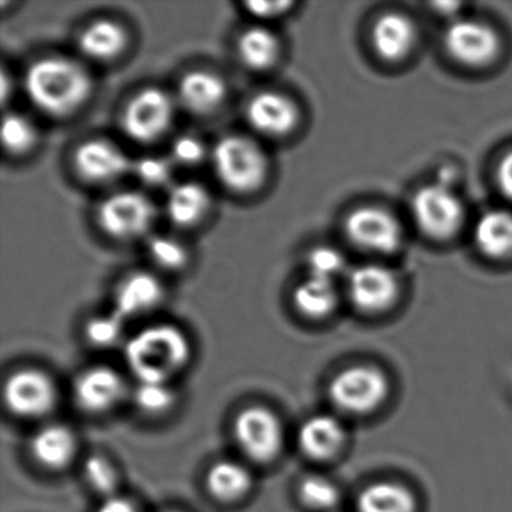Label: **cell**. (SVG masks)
<instances>
[{"label":"cell","instance_id":"9","mask_svg":"<svg viewBox=\"0 0 512 512\" xmlns=\"http://www.w3.org/2000/svg\"><path fill=\"white\" fill-rule=\"evenodd\" d=\"M56 397L58 391L52 377L35 368L16 371L5 382V404L20 418L47 415L55 407Z\"/></svg>","mask_w":512,"mask_h":512},{"label":"cell","instance_id":"17","mask_svg":"<svg viewBox=\"0 0 512 512\" xmlns=\"http://www.w3.org/2000/svg\"><path fill=\"white\" fill-rule=\"evenodd\" d=\"M31 452L38 464L46 469H64L76 457V434L67 425H46L32 437Z\"/></svg>","mask_w":512,"mask_h":512},{"label":"cell","instance_id":"21","mask_svg":"<svg viewBox=\"0 0 512 512\" xmlns=\"http://www.w3.org/2000/svg\"><path fill=\"white\" fill-rule=\"evenodd\" d=\"M209 205L211 199L206 188L197 182H181L173 185L167 194V217L176 226H194L205 217Z\"/></svg>","mask_w":512,"mask_h":512},{"label":"cell","instance_id":"2","mask_svg":"<svg viewBox=\"0 0 512 512\" xmlns=\"http://www.w3.org/2000/svg\"><path fill=\"white\" fill-rule=\"evenodd\" d=\"M25 88L41 112L67 116L86 103L92 82L82 65L65 58H44L26 71Z\"/></svg>","mask_w":512,"mask_h":512},{"label":"cell","instance_id":"30","mask_svg":"<svg viewBox=\"0 0 512 512\" xmlns=\"http://www.w3.org/2000/svg\"><path fill=\"white\" fill-rule=\"evenodd\" d=\"M83 475L92 490L106 497L118 494L119 472L115 464L104 455H91L83 466Z\"/></svg>","mask_w":512,"mask_h":512},{"label":"cell","instance_id":"6","mask_svg":"<svg viewBox=\"0 0 512 512\" xmlns=\"http://www.w3.org/2000/svg\"><path fill=\"white\" fill-rule=\"evenodd\" d=\"M388 394V382L382 371L356 365L341 371L329 385L332 403L347 413H368L379 407Z\"/></svg>","mask_w":512,"mask_h":512},{"label":"cell","instance_id":"1","mask_svg":"<svg viewBox=\"0 0 512 512\" xmlns=\"http://www.w3.org/2000/svg\"><path fill=\"white\" fill-rule=\"evenodd\" d=\"M190 358V340L169 323L143 328L125 344L127 365L139 382L172 383Z\"/></svg>","mask_w":512,"mask_h":512},{"label":"cell","instance_id":"40","mask_svg":"<svg viewBox=\"0 0 512 512\" xmlns=\"http://www.w3.org/2000/svg\"><path fill=\"white\" fill-rule=\"evenodd\" d=\"M166 512H181V511H166Z\"/></svg>","mask_w":512,"mask_h":512},{"label":"cell","instance_id":"11","mask_svg":"<svg viewBox=\"0 0 512 512\" xmlns=\"http://www.w3.org/2000/svg\"><path fill=\"white\" fill-rule=\"evenodd\" d=\"M446 52L469 67H481L496 58L499 37L496 32L476 20H455L443 35Z\"/></svg>","mask_w":512,"mask_h":512},{"label":"cell","instance_id":"35","mask_svg":"<svg viewBox=\"0 0 512 512\" xmlns=\"http://www.w3.org/2000/svg\"><path fill=\"white\" fill-rule=\"evenodd\" d=\"M131 170L148 187H164L172 179V160L158 157V155H145V157L133 161Z\"/></svg>","mask_w":512,"mask_h":512},{"label":"cell","instance_id":"16","mask_svg":"<svg viewBox=\"0 0 512 512\" xmlns=\"http://www.w3.org/2000/svg\"><path fill=\"white\" fill-rule=\"evenodd\" d=\"M163 295V284L157 277L148 272H134L116 287L113 311L124 320L142 316L154 310Z\"/></svg>","mask_w":512,"mask_h":512},{"label":"cell","instance_id":"10","mask_svg":"<svg viewBox=\"0 0 512 512\" xmlns=\"http://www.w3.org/2000/svg\"><path fill=\"white\" fill-rule=\"evenodd\" d=\"M350 241L365 250L392 253L400 247L403 232L394 215L377 206H362L346 218Z\"/></svg>","mask_w":512,"mask_h":512},{"label":"cell","instance_id":"31","mask_svg":"<svg viewBox=\"0 0 512 512\" xmlns=\"http://www.w3.org/2000/svg\"><path fill=\"white\" fill-rule=\"evenodd\" d=\"M2 142L11 154H23L37 142V130L25 116L11 113L2 122Z\"/></svg>","mask_w":512,"mask_h":512},{"label":"cell","instance_id":"34","mask_svg":"<svg viewBox=\"0 0 512 512\" xmlns=\"http://www.w3.org/2000/svg\"><path fill=\"white\" fill-rule=\"evenodd\" d=\"M307 268L308 275L311 277L334 281V278L346 269V260L337 248L323 245V247H316L310 251Z\"/></svg>","mask_w":512,"mask_h":512},{"label":"cell","instance_id":"15","mask_svg":"<svg viewBox=\"0 0 512 512\" xmlns=\"http://www.w3.org/2000/svg\"><path fill=\"white\" fill-rule=\"evenodd\" d=\"M245 115L253 130L272 139L292 133L299 118L293 101L277 92L254 95L248 103Z\"/></svg>","mask_w":512,"mask_h":512},{"label":"cell","instance_id":"18","mask_svg":"<svg viewBox=\"0 0 512 512\" xmlns=\"http://www.w3.org/2000/svg\"><path fill=\"white\" fill-rule=\"evenodd\" d=\"M226 83L209 71H190L179 82L178 97L182 106L196 115L215 112L226 100Z\"/></svg>","mask_w":512,"mask_h":512},{"label":"cell","instance_id":"38","mask_svg":"<svg viewBox=\"0 0 512 512\" xmlns=\"http://www.w3.org/2000/svg\"><path fill=\"white\" fill-rule=\"evenodd\" d=\"M497 184L505 196L512 199V151L508 152L505 157L500 160L497 166Z\"/></svg>","mask_w":512,"mask_h":512},{"label":"cell","instance_id":"20","mask_svg":"<svg viewBox=\"0 0 512 512\" xmlns=\"http://www.w3.org/2000/svg\"><path fill=\"white\" fill-rule=\"evenodd\" d=\"M298 443L313 460H328L343 446V425L331 415L311 416L299 428Z\"/></svg>","mask_w":512,"mask_h":512},{"label":"cell","instance_id":"12","mask_svg":"<svg viewBox=\"0 0 512 512\" xmlns=\"http://www.w3.org/2000/svg\"><path fill=\"white\" fill-rule=\"evenodd\" d=\"M73 391L74 400L85 412L104 413L115 409L124 400L127 383L118 371L98 365L77 376Z\"/></svg>","mask_w":512,"mask_h":512},{"label":"cell","instance_id":"4","mask_svg":"<svg viewBox=\"0 0 512 512\" xmlns=\"http://www.w3.org/2000/svg\"><path fill=\"white\" fill-rule=\"evenodd\" d=\"M233 434L241 451L257 463L274 460L283 449V425L268 407L250 406L241 410L233 422Z\"/></svg>","mask_w":512,"mask_h":512},{"label":"cell","instance_id":"19","mask_svg":"<svg viewBox=\"0 0 512 512\" xmlns=\"http://www.w3.org/2000/svg\"><path fill=\"white\" fill-rule=\"evenodd\" d=\"M415 43V25L404 14H383L374 23V49L383 59L400 61V59L406 58L412 52Z\"/></svg>","mask_w":512,"mask_h":512},{"label":"cell","instance_id":"27","mask_svg":"<svg viewBox=\"0 0 512 512\" xmlns=\"http://www.w3.org/2000/svg\"><path fill=\"white\" fill-rule=\"evenodd\" d=\"M358 512H415V499L403 485L376 482L359 494Z\"/></svg>","mask_w":512,"mask_h":512},{"label":"cell","instance_id":"29","mask_svg":"<svg viewBox=\"0 0 512 512\" xmlns=\"http://www.w3.org/2000/svg\"><path fill=\"white\" fill-rule=\"evenodd\" d=\"M134 401L142 412L161 415L175 406L176 392L172 383L139 382L134 389Z\"/></svg>","mask_w":512,"mask_h":512},{"label":"cell","instance_id":"13","mask_svg":"<svg viewBox=\"0 0 512 512\" xmlns=\"http://www.w3.org/2000/svg\"><path fill=\"white\" fill-rule=\"evenodd\" d=\"M77 173L91 184H110L133 169V161L109 140H89L74 155Z\"/></svg>","mask_w":512,"mask_h":512},{"label":"cell","instance_id":"24","mask_svg":"<svg viewBox=\"0 0 512 512\" xmlns=\"http://www.w3.org/2000/svg\"><path fill=\"white\" fill-rule=\"evenodd\" d=\"M127 44V34L118 23L98 20L80 34L79 47L83 55L94 61H112L121 55Z\"/></svg>","mask_w":512,"mask_h":512},{"label":"cell","instance_id":"39","mask_svg":"<svg viewBox=\"0 0 512 512\" xmlns=\"http://www.w3.org/2000/svg\"><path fill=\"white\" fill-rule=\"evenodd\" d=\"M97 512H140L137 508L136 503L133 500L127 499V497L115 496L106 497L98 506Z\"/></svg>","mask_w":512,"mask_h":512},{"label":"cell","instance_id":"23","mask_svg":"<svg viewBox=\"0 0 512 512\" xmlns=\"http://www.w3.org/2000/svg\"><path fill=\"white\" fill-rule=\"evenodd\" d=\"M475 244L493 259L512 254V214L496 209L481 215L475 226Z\"/></svg>","mask_w":512,"mask_h":512},{"label":"cell","instance_id":"36","mask_svg":"<svg viewBox=\"0 0 512 512\" xmlns=\"http://www.w3.org/2000/svg\"><path fill=\"white\" fill-rule=\"evenodd\" d=\"M205 158V145L196 136L178 137L172 145V157L170 160L181 166H196Z\"/></svg>","mask_w":512,"mask_h":512},{"label":"cell","instance_id":"22","mask_svg":"<svg viewBox=\"0 0 512 512\" xmlns=\"http://www.w3.org/2000/svg\"><path fill=\"white\" fill-rule=\"evenodd\" d=\"M206 487L212 496L223 502L241 499L253 487V476L247 466L236 460H220L209 467Z\"/></svg>","mask_w":512,"mask_h":512},{"label":"cell","instance_id":"32","mask_svg":"<svg viewBox=\"0 0 512 512\" xmlns=\"http://www.w3.org/2000/svg\"><path fill=\"white\" fill-rule=\"evenodd\" d=\"M148 253L152 262L158 268L166 269V271H176V269L184 268L188 260V251L181 241L172 238V236H154L149 241Z\"/></svg>","mask_w":512,"mask_h":512},{"label":"cell","instance_id":"7","mask_svg":"<svg viewBox=\"0 0 512 512\" xmlns=\"http://www.w3.org/2000/svg\"><path fill=\"white\" fill-rule=\"evenodd\" d=\"M410 208L419 229L431 238H449L463 223L460 199L443 184L425 185L416 191Z\"/></svg>","mask_w":512,"mask_h":512},{"label":"cell","instance_id":"5","mask_svg":"<svg viewBox=\"0 0 512 512\" xmlns=\"http://www.w3.org/2000/svg\"><path fill=\"white\" fill-rule=\"evenodd\" d=\"M154 220V203L139 191H119L104 199L98 208L101 229L121 241L145 235Z\"/></svg>","mask_w":512,"mask_h":512},{"label":"cell","instance_id":"33","mask_svg":"<svg viewBox=\"0 0 512 512\" xmlns=\"http://www.w3.org/2000/svg\"><path fill=\"white\" fill-rule=\"evenodd\" d=\"M124 322L125 320L115 311L94 317L86 325V337L94 346L101 349L116 346L124 337Z\"/></svg>","mask_w":512,"mask_h":512},{"label":"cell","instance_id":"25","mask_svg":"<svg viewBox=\"0 0 512 512\" xmlns=\"http://www.w3.org/2000/svg\"><path fill=\"white\" fill-rule=\"evenodd\" d=\"M238 55L242 64L250 70H268L277 62L280 43L274 32L263 26H254L239 37Z\"/></svg>","mask_w":512,"mask_h":512},{"label":"cell","instance_id":"14","mask_svg":"<svg viewBox=\"0 0 512 512\" xmlns=\"http://www.w3.org/2000/svg\"><path fill=\"white\" fill-rule=\"evenodd\" d=\"M394 272L382 265H362L349 275V295L353 305L365 313L386 310L397 296Z\"/></svg>","mask_w":512,"mask_h":512},{"label":"cell","instance_id":"26","mask_svg":"<svg viewBox=\"0 0 512 512\" xmlns=\"http://www.w3.org/2000/svg\"><path fill=\"white\" fill-rule=\"evenodd\" d=\"M293 304L299 313L311 319H322L332 313L337 305L334 281L308 275L293 292Z\"/></svg>","mask_w":512,"mask_h":512},{"label":"cell","instance_id":"28","mask_svg":"<svg viewBox=\"0 0 512 512\" xmlns=\"http://www.w3.org/2000/svg\"><path fill=\"white\" fill-rule=\"evenodd\" d=\"M299 499L313 511H329L340 499L338 488L325 476L310 475L299 484Z\"/></svg>","mask_w":512,"mask_h":512},{"label":"cell","instance_id":"37","mask_svg":"<svg viewBox=\"0 0 512 512\" xmlns=\"http://www.w3.org/2000/svg\"><path fill=\"white\" fill-rule=\"evenodd\" d=\"M245 7L257 19L272 20L286 14L293 5L290 2H250Z\"/></svg>","mask_w":512,"mask_h":512},{"label":"cell","instance_id":"8","mask_svg":"<svg viewBox=\"0 0 512 512\" xmlns=\"http://www.w3.org/2000/svg\"><path fill=\"white\" fill-rule=\"evenodd\" d=\"M173 115L175 104L166 92L155 88L143 89L125 106L122 128L136 142H154L169 130Z\"/></svg>","mask_w":512,"mask_h":512},{"label":"cell","instance_id":"3","mask_svg":"<svg viewBox=\"0 0 512 512\" xmlns=\"http://www.w3.org/2000/svg\"><path fill=\"white\" fill-rule=\"evenodd\" d=\"M214 172L221 184L235 193H251L265 181L268 158L263 149L244 136H227L212 152Z\"/></svg>","mask_w":512,"mask_h":512}]
</instances>
